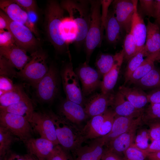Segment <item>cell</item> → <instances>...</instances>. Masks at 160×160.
<instances>
[{
    "instance_id": "cell-23",
    "label": "cell",
    "mask_w": 160,
    "mask_h": 160,
    "mask_svg": "<svg viewBox=\"0 0 160 160\" xmlns=\"http://www.w3.org/2000/svg\"><path fill=\"white\" fill-rule=\"evenodd\" d=\"M137 118L116 116L110 132L100 137L102 143L104 145H106L117 137L126 132L131 127Z\"/></svg>"
},
{
    "instance_id": "cell-39",
    "label": "cell",
    "mask_w": 160,
    "mask_h": 160,
    "mask_svg": "<svg viewBox=\"0 0 160 160\" xmlns=\"http://www.w3.org/2000/svg\"><path fill=\"white\" fill-rule=\"evenodd\" d=\"M15 68L5 58L0 55V76L12 78L17 76Z\"/></svg>"
},
{
    "instance_id": "cell-41",
    "label": "cell",
    "mask_w": 160,
    "mask_h": 160,
    "mask_svg": "<svg viewBox=\"0 0 160 160\" xmlns=\"http://www.w3.org/2000/svg\"><path fill=\"white\" fill-rule=\"evenodd\" d=\"M144 124L149 127L148 132L150 139L151 141L160 139V120H154L147 122Z\"/></svg>"
},
{
    "instance_id": "cell-21",
    "label": "cell",
    "mask_w": 160,
    "mask_h": 160,
    "mask_svg": "<svg viewBox=\"0 0 160 160\" xmlns=\"http://www.w3.org/2000/svg\"><path fill=\"white\" fill-rule=\"evenodd\" d=\"M29 154L37 159L47 160L51 154L55 145L48 140L40 137H32L25 143Z\"/></svg>"
},
{
    "instance_id": "cell-52",
    "label": "cell",
    "mask_w": 160,
    "mask_h": 160,
    "mask_svg": "<svg viewBox=\"0 0 160 160\" xmlns=\"http://www.w3.org/2000/svg\"><path fill=\"white\" fill-rule=\"evenodd\" d=\"M26 11L27 13L29 21L31 23L35 25L38 19L36 10H31Z\"/></svg>"
},
{
    "instance_id": "cell-4",
    "label": "cell",
    "mask_w": 160,
    "mask_h": 160,
    "mask_svg": "<svg viewBox=\"0 0 160 160\" xmlns=\"http://www.w3.org/2000/svg\"><path fill=\"white\" fill-rule=\"evenodd\" d=\"M59 145L65 150L73 151L83 143L81 129L52 112Z\"/></svg>"
},
{
    "instance_id": "cell-13",
    "label": "cell",
    "mask_w": 160,
    "mask_h": 160,
    "mask_svg": "<svg viewBox=\"0 0 160 160\" xmlns=\"http://www.w3.org/2000/svg\"><path fill=\"white\" fill-rule=\"evenodd\" d=\"M136 0H115L112 4L116 17L126 33L131 29Z\"/></svg>"
},
{
    "instance_id": "cell-37",
    "label": "cell",
    "mask_w": 160,
    "mask_h": 160,
    "mask_svg": "<svg viewBox=\"0 0 160 160\" xmlns=\"http://www.w3.org/2000/svg\"><path fill=\"white\" fill-rule=\"evenodd\" d=\"M142 123L154 120H160V103H150L145 108L141 116Z\"/></svg>"
},
{
    "instance_id": "cell-14",
    "label": "cell",
    "mask_w": 160,
    "mask_h": 160,
    "mask_svg": "<svg viewBox=\"0 0 160 160\" xmlns=\"http://www.w3.org/2000/svg\"><path fill=\"white\" fill-rule=\"evenodd\" d=\"M114 96L111 92L107 94L95 93L85 100L84 108L88 117L105 113L108 106H111Z\"/></svg>"
},
{
    "instance_id": "cell-5",
    "label": "cell",
    "mask_w": 160,
    "mask_h": 160,
    "mask_svg": "<svg viewBox=\"0 0 160 160\" xmlns=\"http://www.w3.org/2000/svg\"><path fill=\"white\" fill-rule=\"evenodd\" d=\"M116 115L112 108L91 118L81 129L83 143L104 136L111 131Z\"/></svg>"
},
{
    "instance_id": "cell-30",
    "label": "cell",
    "mask_w": 160,
    "mask_h": 160,
    "mask_svg": "<svg viewBox=\"0 0 160 160\" xmlns=\"http://www.w3.org/2000/svg\"><path fill=\"white\" fill-rule=\"evenodd\" d=\"M28 97L22 86L16 85L13 90L0 96V106L6 107Z\"/></svg>"
},
{
    "instance_id": "cell-51",
    "label": "cell",
    "mask_w": 160,
    "mask_h": 160,
    "mask_svg": "<svg viewBox=\"0 0 160 160\" xmlns=\"http://www.w3.org/2000/svg\"><path fill=\"white\" fill-rule=\"evenodd\" d=\"M155 19V23L160 28V0H154L153 17Z\"/></svg>"
},
{
    "instance_id": "cell-9",
    "label": "cell",
    "mask_w": 160,
    "mask_h": 160,
    "mask_svg": "<svg viewBox=\"0 0 160 160\" xmlns=\"http://www.w3.org/2000/svg\"><path fill=\"white\" fill-rule=\"evenodd\" d=\"M0 126L4 127L24 143L32 138V127L22 116L0 111Z\"/></svg>"
},
{
    "instance_id": "cell-44",
    "label": "cell",
    "mask_w": 160,
    "mask_h": 160,
    "mask_svg": "<svg viewBox=\"0 0 160 160\" xmlns=\"http://www.w3.org/2000/svg\"><path fill=\"white\" fill-rule=\"evenodd\" d=\"M15 44L11 33L8 31H0V47H6Z\"/></svg>"
},
{
    "instance_id": "cell-19",
    "label": "cell",
    "mask_w": 160,
    "mask_h": 160,
    "mask_svg": "<svg viewBox=\"0 0 160 160\" xmlns=\"http://www.w3.org/2000/svg\"><path fill=\"white\" fill-rule=\"evenodd\" d=\"M104 146L99 138L90 140L85 145L82 144L72 152L77 160H101Z\"/></svg>"
},
{
    "instance_id": "cell-47",
    "label": "cell",
    "mask_w": 160,
    "mask_h": 160,
    "mask_svg": "<svg viewBox=\"0 0 160 160\" xmlns=\"http://www.w3.org/2000/svg\"><path fill=\"white\" fill-rule=\"evenodd\" d=\"M147 95L148 103H160V87L152 89Z\"/></svg>"
},
{
    "instance_id": "cell-7",
    "label": "cell",
    "mask_w": 160,
    "mask_h": 160,
    "mask_svg": "<svg viewBox=\"0 0 160 160\" xmlns=\"http://www.w3.org/2000/svg\"><path fill=\"white\" fill-rule=\"evenodd\" d=\"M59 75L58 71L55 65L51 64L49 66L47 73L35 88L36 97L39 101L49 103L55 98L59 90Z\"/></svg>"
},
{
    "instance_id": "cell-34",
    "label": "cell",
    "mask_w": 160,
    "mask_h": 160,
    "mask_svg": "<svg viewBox=\"0 0 160 160\" xmlns=\"http://www.w3.org/2000/svg\"><path fill=\"white\" fill-rule=\"evenodd\" d=\"M15 136L7 129L0 126V158L3 157L10 151L11 145L16 140Z\"/></svg>"
},
{
    "instance_id": "cell-48",
    "label": "cell",
    "mask_w": 160,
    "mask_h": 160,
    "mask_svg": "<svg viewBox=\"0 0 160 160\" xmlns=\"http://www.w3.org/2000/svg\"><path fill=\"white\" fill-rule=\"evenodd\" d=\"M113 1L111 0H101L102 8L101 18L104 28V23L109 9V7Z\"/></svg>"
},
{
    "instance_id": "cell-31",
    "label": "cell",
    "mask_w": 160,
    "mask_h": 160,
    "mask_svg": "<svg viewBox=\"0 0 160 160\" xmlns=\"http://www.w3.org/2000/svg\"><path fill=\"white\" fill-rule=\"evenodd\" d=\"M116 61V56L108 54H102L97 59L95 66L97 70L103 77L112 68Z\"/></svg>"
},
{
    "instance_id": "cell-43",
    "label": "cell",
    "mask_w": 160,
    "mask_h": 160,
    "mask_svg": "<svg viewBox=\"0 0 160 160\" xmlns=\"http://www.w3.org/2000/svg\"><path fill=\"white\" fill-rule=\"evenodd\" d=\"M141 8L142 11L148 17H153L154 0H139Z\"/></svg>"
},
{
    "instance_id": "cell-53",
    "label": "cell",
    "mask_w": 160,
    "mask_h": 160,
    "mask_svg": "<svg viewBox=\"0 0 160 160\" xmlns=\"http://www.w3.org/2000/svg\"><path fill=\"white\" fill-rule=\"evenodd\" d=\"M8 29V24L5 17L4 13L1 11H0V31Z\"/></svg>"
},
{
    "instance_id": "cell-20",
    "label": "cell",
    "mask_w": 160,
    "mask_h": 160,
    "mask_svg": "<svg viewBox=\"0 0 160 160\" xmlns=\"http://www.w3.org/2000/svg\"><path fill=\"white\" fill-rule=\"evenodd\" d=\"M26 52L16 44L0 47V55L5 58L19 71L23 68L31 59V57L27 55Z\"/></svg>"
},
{
    "instance_id": "cell-33",
    "label": "cell",
    "mask_w": 160,
    "mask_h": 160,
    "mask_svg": "<svg viewBox=\"0 0 160 160\" xmlns=\"http://www.w3.org/2000/svg\"><path fill=\"white\" fill-rule=\"evenodd\" d=\"M155 61L152 58L146 57L140 65L132 73L129 82L134 84L144 77L154 67Z\"/></svg>"
},
{
    "instance_id": "cell-38",
    "label": "cell",
    "mask_w": 160,
    "mask_h": 160,
    "mask_svg": "<svg viewBox=\"0 0 160 160\" xmlns=\"http://www.w3.org/2000/svg\"><path fill=\"white\" fill-rule=\"evenodd\" d=\"M150 139L148 129L141 128L137 131L134 143L131 146L136 147L139 149L144 150L148 147Z\"/></svg>"
},
{
    "instance_id": "cell-56",
    "label": "cell",
    "mask_w": 160,
    "mask_h": 160,
    "mask_svg": "<svg viewBox=\"0 0 160 160\" xmlns=\"http://www.w3.org/2000/svg\"><path fill=\"white\" fill-rule=\"evenodd\" d=\"M38 160H47L46 159H38Z\"/></svg>"
},
{
    "instance_id": "cell-17",
    "label": "cell",
    "mask_w": 160,
    "mask_h": 160,
    "mask_svg": "<svg viewBox=\"0 0 160 160\" xmlns=\"http://www.w3.org/2000/svg\"><path fill=\"white\" fill-rule=\"evenodd\" d=\"M145 43L144 47L145 57L156 61L160 59V29L154 23L148 20Z\"/></svg>"
},
{
    "instance_id": "cell-50",
    "label": "cell",
    "mask_w": 160,
    "mask_h": 160,
    "mask_svg": "<svg viewBox=\"0 0 160 160\" xmlns=\"http://www.w3.org/2000/svg\"><path fill=\"white\" fill-rule=\"evenodd\" d=\"M143 151L147 154L160 151V139L152 141L148 148Z\"/></svg>"
},
{
    "instance_id": "cell-42",
    "label": "cell",
    "mask_w": 160,
    "mask_h": 160,
    "mask_svg": "<svg viewBox=\"0 0 160 160\" xmlns=\"http://www.w3.org/2000/svg\"><path fill=\"white\" fill-rule=\"evenodd\" d=\"M47 160H68L65 151L59 145H56Z\"/></svg>"
},
{
    "instance_id": "cell-46",
    "label": "cell",
    "mask_w": 160,
    "mask_h": 160,
    "mask_svg": "<svg viewBox=\"0 0 160 160\" xmlns=\"http://www.w3.org/2000/svg\"><path fill=\"white\" fill-rule=\"evenodd\" d=\"M13 1L25 11L36 10V1L33 0H13Z\"/></svg>"
},
{
    "instance_id": "cell-45",
    "label": "cell",
    "mask_w": 160,
    "mask_h": 160,
    "mask_svg": "<svg viewBox=\"0 0 160 160\" xmlns=\"http://www.w3.org/2000/svg\"><path fill=\"white\" fill-rule=\"evenodd\" d=\"M16 86L11 79L4 76H0V90L4 91L5 93L14 89Z\"/></svg>"
},
{
    "instance_id": "cell-8",
    "label": "cell",
    "mask_w": 160,
    "mask_h": 160,
    "mask_svg": "<svg viewBox=\"0 0 160 160\" xmlns=\"http://www.w3.org/2000/svg\"><path fill=\"white\" fill-rule=\"evenodd\" d=\"M60 75L66 99L84 108L85 100L79 84V79L73 69L71 62L64 66Z\"/></svg>"
},
{
    "instance_id": "cell-28",
    "label": "cell",
    "mask_w": 160,
    "mask_h": 160,
    "mask_svg": "<svg viewBox=\"0 0 160 160\" xmlns=\"http://www.w3.org/2000/svg\"><path fill=\"white\" fill-rule=\"evenodd\" d=\"M32 101L28 97L6 107L0 106V111L20 115L29 121L34 112Z\"/></svg>"
},
{
    "instance_id": "cell-57",
    "label": "cell",
    "mask_w": 160,
    "mask_h": 160,
    "mask_svg": "<svg viewBox=\"0 0 160 160\" xmlns=\"http://www.w3.org/2000/svg\"><path fill=\"white\" fill-rule=\"evenodd\" d=\"M159 60H160V59Z\"/></svg>"
},
{
    "instance_id": "cell-36",
    "label": "cell",
    "mask_w": 160,
    "mask_h": 160,
    "mask_svg": "<svg viewBox=\"0 0 160 160\" xmlns=\"http://www.w3.org/2000/svg\"><path fill=\"white\" fill-rule=\"evenodd\" d=\"M124 59L128 61L137 52V47L135 38L130 32L126 33L123 46Z\"/></svg>"
},
{
    "instance_id": "cell-1",
    "label": "cell",
    "mask_w": 160,
    "mask_h": 160,
    "mask_svg": "<svg viewBox=\"0 0 160 160\" xmlns=\"http://www.w3.org/2000/svg\"><path fill=\"white\" fill-rule=\"evenodd\" d=\"M64 11L58 1H48L45 12V28L48 39L56 51L61 54L68 53L71 59L68 44L61 32Z\"/></svg>"
},
{
    "instance_id": "cell-2",
    "label": "cell",
    "mask_w": 160,
    "mask_h": 160,
    "mask_svg": "<svg viewBox=\"0 0 160 160\" xmlns=\"http://www.w3.org/2000/svg\"><path fill=\"white\" fill-rule=\"evenodd\" d=\"M60 4L75 23L77 35L74 41L76 49L79 50L84 44L89 27L91 17L90 0H64Z\"/></svg>"
},
{
    "instance_id": "cell-32",
    "label": "cell",
    "mask_w": 160,
    "mask_h": 160,
    "mask_svg": "<svg viewBox=\"0 0 160 160\" xmlns=\"http://www.w3.org/2000/svg\"><path fill=\"white\" fill-rule=\"evenodd\" d=\"M61 32L63 37L68 44L75 40L77 35L76 26L69 17L64 18L61 26Z\"/></svg>"
},
{
    "instance_id": "cell-55",
    "label": "cell",
    "mask_w": 160,
    "mask_h": 160,
    "mask_svg": "<svg viewBox=\"0 0 160 160\" xmlns=\"http://www.w3.org/2000/svg\"><path fill=\"white\" fill-rule=\"evenodd\" d=\"M24 156L25 160H37L34 158L33 156L30 154H26Z\"/></svg>"
},
{
    "instance_id": "cell-11",
    "label": "cell",
    "mask_w": 160,
    "mask_h": 160,
    "mask_svg": "<svg viewBox=\"0 0 160 160\" xmlns=\"http://www.w3.org/2000/svg\"><path fill=\"white\" fill-rule=\"evenodd\" d=\"M29 121L32 127L40 137L50 141L55 145H59L52 116V111H34Z\"/></svg>"
},
{
    "instance_id": "cell-54",
    "label": "cell",
    "mask_w": 160,
    "mask_h": 160,
    "mask_svg": "<svg viewBox=\"0 0 160 160\" xmlns=\"http://www.w3.org/2000/svg\"><path fill=\"white\" fill-rule=\"evenodd\" d=\"M147 160H160V151L148 153Z\"/></svg>"
},
{
    "instance_id": "cell-16",
    "label": "cell",
    "mask_w": 160,
    "mask_h": 160,
    "mask_svg": "<svg viewBox=\"0 0 160 160\" xmlns=\"http://www.w3.org/2000/svg\"><path fill=\"white\" fill-rule=\"evenodd\" d=\"M141 116L137 118L131 127L126 132L110 142L107 149L121 156L134 143L137 130L142 124Z\"/></svg>"
},
{
    "instance_id": "cell-40",
    "label": "cell",
    "mask_w": 160,
    "mask_h": 160,
    "mask_svg": "<svg viewBox=\"0 0 160 160\" xmlns=\"http://www.w3.org/2000/svg\"><path fill=\"white\" fill-rule=\"evenodd\" d=\"M123 154L124 160H145L147 154L143 150L132 146L127 149Z\"/></svg>"
},
{
    "instance_id": "cell-29",
    "label": "cell",
    "mask_w": 160,
    "mask_h": 160,
    "mask_svg": "<svg viewBox=\"0 0 160 160\" xmlns=\"http://www.w3.org/2000/svg\"><path fill=\"white\" fill-rule=\"evenodd\" d=\"M134 84L143 90L153 89L160 87V70L154 67L145 76Z\"/></svg>"
},
{
    "instance_id": "cell-24",
    "label": "cell",
    "mask_w": 160,
    "mask_h": 160,
    "mask_svg": "<svg viewBox=\"0 0 160 160\" xmlns=\"http://www.w3.org/2000/svg\"><path fill=\"white\" fill-rule=\"evenodd\" d=\"M104 28L105 39L109 43L115 44L121 39L124 31L117 20L112 8L109 9Z\"/></svg>"
},
{
    "instance_id": "cell-15",
    "label": "cell",
    "mask_w": 160,
    "mask_h": 160,
    "mask_svg": "<svg viewBox=\"0 0 160 160\" xmlns=\"http://www.w3.org/2000/svg\"><path fill=\"white\" fill-rule=\"evenodd\" d=\"M0 8L11 20L24 25L36 36L39 35L36 26L29 21L26 11L13 0H1Z\"/></svg>"
},
{
    "instance_id": "cell-25",
    "label": "cell",
    "mask_w": 160,
    "mask_h": 160,
    "mask_svg": "<svg viewBox=\"0 0 160 160\" xmlns=\"http://www.w3.org/2000/svg\"><path fill=\"white\" fill-rule=\"evenodd\" d=\"M116 61L111 70L103 77L100 86L101 92L107 94L110 92L117 82L120 70L124 60L122 50L115 54Z\"/></svg>"
},
{
    "instance_id": "cell-49",
    "label": "cell",
    "mask_w": 160,
    "mask_h": 160,
    "mask_svg": "<svg viewBox=\"0 0 160 160\" xmlns=\"http://www.w3.org/2000/svg\"><path fill=\"white\" fill-rule=\"evenodd\" d=\"M101 160H124L120 156L107 148L105 149Z\"/></svg>"
},
{
    "instance_id": "cell-12",
    "label": "cell",
    "mask_w": 160,
    "mask_h": 160,
    "mask_svg": "<svg viewBox=\"0 0 160 160\" xmlns=\"http://www.w3.org/2000/svg\"><path fill=\"white\" fill-rule=\"evenodd\" d=\"M75 72L81 82L84 97L89 96L100 87L101 75L86 61L80 64Z\"/></svg>"
},
{
    "instance_id": "cell-6",
    "label": "cell",
    "mask_w": 160,
    "mask_h": 160,
    "mask_svg": "<svg viewBox=\"0 0 160 160\" xmlns=\"http://www.w3.org/2000/svg\"><path fill=\"white\" fill-rule=\"evenodd\" d=\"M31 59L23 68L17 73L20 77L35 88L48 71L47 56L44 52L37 50L31 53Z\"/></svg>"
},
{
    "instance_id": "cell-3",
    "label": "cell",
    "mask_w": 160,
    "mask_h": 160,
    "mask_svg": "<svg viewBox=\"0 0 160 160\" xmlns=\"http://www.w3.org/2000/svg\"><path fill=\"white\" fill-rule=\"evenodd\" d=\"M90 21L84 42L86 61L88 63L95 49L100 47L103 38V31L101 12V0H90Z\"/></svg>"
},
{
    "instance_id": "cell-18",
    "label": "cell",
    "mask_w": 160,
    "mask_h": 160,
    "mask_svg": "<svg viewBox=\"0 0 160 160\" xmlns=\"http://www.w3.org/2000/svg\"><path fill=\"white\" fill-rule=\"evenodd\" d=\"M59 109V115L78 126L88 118L83 107L66 99L61 103Z\"/></svg>"
},
{
    "instance_id": "cell-10",
    "label": "cell",
    "mask_w": 160,
    "mask_h": 160,
    "mask_svg": "<svg viewBox=\"0 0 160 160\" xmlns=\"http://www.w3.org/2000/svg\"><path fill=\"white\" fill-rule=\"evenodd\" d=\"M4 15L8 24L7 30L12 34L16 44L26 51L32 53L37 50L39 41L30 29L21 23L12 20L4 13Z\"/></svg>"
},
{
    "instance_id": "cell-22",
    "label": "cell",
    "mask_w": 160,
    "mask_h": 160,
    "mask_svg": "<svg viewBox=\"0 0 160 160\" xmlns=\"http://www.w3.org/2000/svg\"><path fill=\"white\" fill-rule=\"evenodd\" d=\"M111 106L116 116L134 118L141 116L144 110L136 109L119 91L114 94Z\"/></svg>"
},
{
    "instance_id": "cell-35",
    "label": "cell",
    "mask_w": 160,
    "mask_h": 160,
    "mask_svg": "<svg viewBox=\"0 0 160 160\" xmlns=\"http://www.w3.org/2000/svg\"><path fill=\"white\" fill-rule=\"evenodd\" d=\"M144 48L137 52L128 61L125 73L124 84L129 82L132 73L144 61V57L145 56Z\"/></svg>"
},
{
    "instance_id": "cell-27",
    "label": "cell",
    "mask_w": 160,
    "mask_h": 160,
    "mask_svg": "<svg viewBox=\"0 0 160 160\" xmlns=\"http://www.w3.org/2000/svg\"><path fill=\"white\" fill-rule=\"evenodd\" d=\"M119 91L137 109L144 110L148 103L147 93L138 87L131 88L124 85L119 87Z\"/></svg>"
},
{
    "instance_id": "cell-26",
    "label": "cell",
    "mask_w": 160,
    "mask_h": 160,
    "mask_svg": "<svg viewBox=\"0 0 160 160\" xmlns=\"http://www.w3.org/2000/svg\"><path fill=\"white\" fill-rule=\"evenodd\" d=\"M137 2L135 4L130 31L136 41L137 52L144 47L147 34L146 25L137 11Z\"/></svg>"
}]
</instances>
